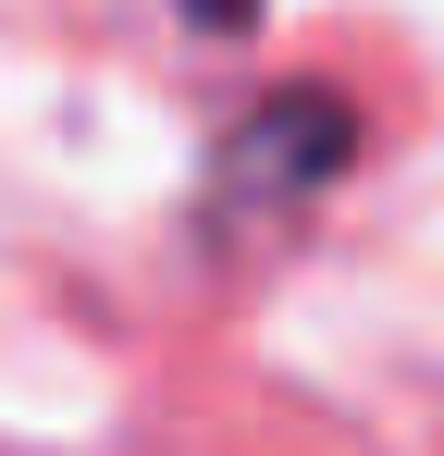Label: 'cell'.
<instances>
[{"label":"cell","mask_w":444,"mask_h":456,"mask_svg":"<svg viewBox=\"0 0 444 456\" xmlns=\"http://www.w3.org/2000/svg\"><path fill=\"white\" fill-rule=\"evenodd\" d=\"M358 160V111L333 99V86H284V99H259L234 136H222V210H296V198H321L333 173Z\"/></svg>","instance_id":"1"},{"label":"cell","mask_w":444,"mask_h":456,"mask_svg":"<svg viewBox=\"0 0 444 456\" xmlns=\"http://www.w3.org/2000/svg\"><path fill=\"white\" fill-rule=\"evenodd\" d=\"M185 25H210V37H247V25H259V0H185Z\"/></svg>","instance_id":"2"}]
</instances>
